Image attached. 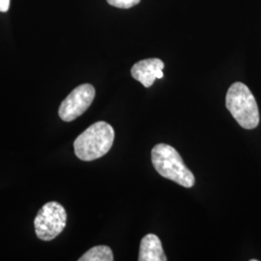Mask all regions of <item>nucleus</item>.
<instances>
[{
	"label": "nucleus",
	"instance_id": "1",
	"mask_svg": "<svg viewBox=\"0 0 261 261\" xmlns=\"http://www.w3.org/2000/svg\"><path fill=\"white\" fill-rule=\"evenodd\" d=\"M114 136V130L109 123H94L75 140L74 148L76 157L85 162L103 157L112 148Z\"/></svg>",
	"mask_w": 261,
	"mask_h": 261
},
{
	"label": "nucleus",
	"instance_id": "5",
	"mask_svg": "<svg viewBox=\"0 0 261 261\" xmlns=\"http://www.w3.org/2000/svg\"><path fill=\"white\" fill-rule=\"evenodd\" d=\"M95 98V88L91 84H82L69 94L59 107L58 114L63 121H73L83 115Z\"/></svg>",
	"mask_w": 261,
	"mask_h": 261
},
{
	"label": "nucleus",
	"instance_id": "2",
	"mask_svg": "<svg viewBox=\"0 0 261 261\" xmlns=\"http://www.w3.org/2000/svg\"><path fill=\"white\" fill-rule=\"evenodd\" d=\"M153 167L163 177L169 179L180 186L192 188L196 183L193 172L187 168L181 156L172 146L160 143L151 152Z\"/></svg>",
	"mask_w": 261,
	"mask_h": 261
},
{
	"label": "nucleus",
	"instance_id": "8",
	"mask_svg": "<svg viewBox=\"0 0 261 261\" xmlns=\"http://www.w3.org/2000/svg\"><path fill=\"white\" fill-rule=\"evenodd\" d=\"M80 261H112L113 253L108 246H96L84 253Z\"/></svg>",
	"mask_w": 261,
	"mask_h": 261
},
{
	"label": "nucleus",
	"instance_id": "10",
	"mask_svg": "<svg viewBox=\"0 0 261 261\" xmlns=\"http://www.w3.org/2000/svg\"><path fill=\"white\" fill-rule=\"evenodd\" d=\"M10 0H0V13H5L9 10Z\"/></svg>",
	"mask_w": 261,
	"mask_h": 261
},
{
	"label": "nucleus",
	"instance_id": "9",
	"mask_svg": "<svg viewBox=\"0 0 261 261\" xmlns=\"http://www.w3.org/2000/svg\"><path fill=\"white\" fill-rule=\"evenodd\" d=\"M110 5L120 9H129L138 5L140 0H107Z\"/></svg>",
	"mask_w": 261,
	"mask_h": 261
},
{
	"label": "nucleus",
	"instance_id": "6",
	"mask_svg": "<svg viewBox=\"0 0 261 261\" xmlns=\"http://www.w3.org/2000/svg\"><path fill=\"white\" fill-rule=\"evenodd\" d=\"M164 68L165 64L161 59L148 58L140 60L133 66L130 74L136 81L148 88L154 84L156 79L164 77Z\"/></svg>",
	"mask_w": 261,
	"mask_h": 261
},
{
	"label": "nucleus",
	"instance_id": "3",
	"mask_svg": "<svg viewBox=\"0 0 261 261\" xmlns=\"http://www.w3.org/2000/svg\"><path fill=\"white\" fill-rule=\"evenodd\" d=\"M225 105L234 119L244 129H254L259 124V112L251 90L242 83L232 84L226 94Z\"/></svg>",
	"mask_w": 261,
	"mask_h": 261
},
{
	"label": "nucleus",
	"instance_id": "4",
	"mask_svg": "<svg viewBox=\"0 0 261 261\" xmlns=\"http://www.w3.org/2000/svg\"><path fill=\"white\" fill-rule=\"evenodd\" d=\"M67 213L64 207L56 201L47 202L39 211L34 220L38 238L51 241L61 233L66 226Z\"/></svg>",
	"mask_w": 261,
	"mask_h": 261
},
{
	"label": "nucleus",
	"instance_id": "7",
	"mask_svg": "<svg viewBox=\"0 0 261 261\" xmlns=\"http://www.w3.org/2000/svg\"><path fill=\"white\" fill-rule=\"evenodd\" d=\"M140 261H167L166 254L158 236L155 234L145 235L140 242Z\"/></svg>",
	"mask_w": 261,
	"mask_h": 261
}]
</instances>
